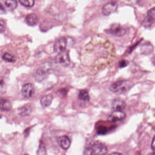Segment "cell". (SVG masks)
Returning <instances> with one entry per match:
<instances>
[{
    "instance_id": "obj_20",
    "label": "cell",
    "mask_w": 155,
    "mask_h": 155,
    "mask_svg": "<svg viewBox=\"0 0 155 155\" xmlns=\"http://www.w3.org/2000/svg\"><path fill=\"white\" fill-rule=\"evenodd\" d=\"M19 2L22 6L27 8L33 7L35 3V1L33 0H20Z\"/></svg>"
},
{
    "instance_id": "obj_4",
    "label": "cell",
    "mask_w": 155,
    "mask_h": 155,
    "mask_svg": "<svg viewBox=\"0 0 155 155\" xmlns=\"http://www.w3.org/2000/svg\"><path fill=\"white\" fill-rule=\"evenodd\" d=\"M109 32L113 36L117 37H121L126 34V31L125 29L122 28L120 24L113 23L110 26Z\"/></svg>"
},
{
    "instance_id": "obj_2",
    "label": "cell",
    "mask_w": 155,
    "mask_h": 155,
    "mask_svg": "<svg viewBox=\"0 0 155 155\" xmlns=\"http://www.w3.org/2000/svg\"><path fill=\"white\" fill-rule=\"evenodd\" d=\"M133 83L129 81L121 80L116 81L110 86L109 89L114 93H122L129 90Z\"/></svg>"
},
{
    "instance_id": "obj_22",
    "label": "cell",
    "mask_w": 155,
    "mask_h": 155,
    "mask_svg": "<svg viewBox=\"0 0 155 155\" xmlns=\"http://www.w3.org/2000/svg\"><path fill=\"white\" fill-rule=\"evenodd\" d=\"M127 61L125 60H122L120 61L119 66L120 68H124L127 67Z\"/></svg>"
},
{
    "instance_id": "obj_27",
    "label": "cell",
    "mask_w": 155,
    "mask_h": 155,
    "mask_svg": "<svg viewBox=\"0 0 155 155\" xmlns=\"http://www.w3.org/2000/svg\"><path fill=\"white\" fill-rule=\"evenodd\" d=\"M28 155V154H23V155Z\"/></svg>"
},
{
    "instance_id": "obj_7",
    "label": "cell",
    "mask_w": 155,
    "mask_h": 155,
    "mask_svg": "<svg viewBox=\"0 0 155 155\" xmlns=\"http://www.w3.org/2000/svg\"><path fill=\"white\" fill-rule=\"evenodd\" d=\"M67 46V39L65 38H61L58 40L54 44V51L58 54L63 52L66 51Z\"/></svg>"
},
{
    "instance_id": "obj_9",
    "label": "cell",
    "mask_w": 155,
    "mask_h": 155,
    "mask_svg": "<svg viewBox=\"0 0 155 155\" xmlns=\"http://www.w3.org/2000/svg\"><path fill=\"white\" fill-rule=\"evenodd\" d=\"M126 117V114L123 111H113L108 118L109 121L117 122L123 120Z\"/></svg>"
},
{
    "instance_id": "obj_18",
    "label": "cell",
    "mask_w": 155,
    "mask_h": 155,
    "mask_svg": "<svg viewBox=\"0 0 155 155\" xmlns=\"http://www.w3.org/2000/svg\"><path fill=\"white\" fill-rule=\"evenodd\" d=\"M4 61L8 62H15L16 61V58L13 55L9 53H5L2 57Z\"/></svg>"
},
{
    "instance_id": "obj_1",
    "label": "cell",
    "mask_w": 155,
    "mask_h": 155,
    "mask_svg": "<svg viewBox=\"0 0 155 155\" xmlns=\"http://www.w3.org/2000/svg\"><path fill=\"white\" fill-rule=\"evenodd\" d=\"M107 152V148L105 144L96 142L86 149L84 155H106Z\"/></svg>"
},
{
    "instance_id": "obj_8",
    "label": "cell",
    "mask_w": 155,
    "mask_h": 155,
    "mask_svg": "<svg viewBox=\"0 0 155 155\" xmlns=\"http://www.w3.org/2000/svg\"><path fill=\"white\" fill-rule=\"evenodd\" d=\"M117 9V3L109 2L104 5L102 9V13L105 16H109L110 14L115 12Z\"/></svg>"
},
{
    "instance_id": "obj_14",
    "label": "cell",
    "mask_w": 155,
    "mask_h": 155,
    "mask_svg": "<svg viewBox=\"0 0 155 155\" xmlns=\"http://www.w3.org/2000/svg\"><path fill=\"white\" fill-rule=\"evenodd\" d=\"M18 111L19 115L21 117H28L31 113V107L29 105H26L19 108Z\"/></svg>"
},
{
    "instance_id": "obj_19",
    "label": "cell",
    "mask_w": 155,
    "mask_h": 155,
    "mask_svg": "<svg viewBox=\"0 0 155 155\" xmlns=\"http://www.w3.org/2000/svg\"><path fill=\"white\" fill-rule=\"evenodd\" d=\"M37 155H47V150L42 141H40L38 149L37 151Z\"/></svg>"
},
{
    "instance_id": "obj_25",
    "label": "cell",
    "mask_w": 155,
    "mask_h": 155,
    "mask_svg": "<svg viewBox=\"0 0 155 155\" xmlns=\"http://www.w3.org/2000/svg\"><path fill=\"white\" fill-rule=\"evenodd\" d=\"M109 155H122L120 153H118V152H113V153H110Z\"/></svg>"
},
{
    "instance_id": "obj_15",
    "label": "cell",
    "mask_w": 155,
    "mask_h": 155,
    "mask_svg": "<svg viewBox=\"0 0 155 155\" xmlns=\"http://www.w3.org/2000/svg\"><path fill=\"white\" fill-rule=\"evenodd\" d=\"M53 97L51 95H46L41 98L40 101L41 104L43 107H47L51 105Z\"/></svg>"
},
{
    "instance_id": "obj_13",
    "label": "cell",
    "mask_w": 155,
    "mask_h": 155,
    "mask_svg": "<svg viewBox=\"0 0 155 155\" xmlns=\"http://www.w3.org/2000/svg\"><path fill=\"white\" fill-rule=\"evenodd\" d=\"M12 108V106L9 101L6 99H1L0 100V110L3 111H8Z\"/></svg>"
},
{
    "instance_id": "obj_3",
    "label": "cell",
    "mask_w": 155,
    "mask_h": 155,
    "mask_svg": "<svg viewBox=\"0 0 155 155\" xmlns=\"http://www.w3.org/2000/svg\"><path fill=\"white\" fill-rule=\"evenodd\" d=\"M155 21V8L150 10L143 21V26L146 28L151 29L154 27Z\"/></svg>"
},
{
    "instance_id": "obj_23",
    "label": "cell",
    "mask_w": 155,
    "mask_h": 155,
    "mask_svg": "<svg viewBox=\"0 0 155 155\" xmlns=\"http://www.w3.org/2000/svg\"><path fill=\"white\" fill-rule=\"evenodd\" d=\"M0 10L2 11H5V8L1 3H0Z\"/></svg>"
},
{
    "instance_id": "obj_16",
    "label": "cell",
    "mask_w": 155,
    "mask_h": 155,
    "mask_svg": "<svg viewBox=\"0 0 155 155\" xmlns=\"http://www.w3.org/2000/svg\"><path fill=\"white\" fill-rule=\"evenodd\" d=\"M5 5L9 10L13 11L17 8L18 4L17 1L7 0L5 1Z\"/></svg>"
},
{
    "instance_id": "obj_17",
    "label": "cell",
    "mask_w": 155,
    "mask_h": 155,
    "mask_svg": "<svg viewBox=\"0 0 155 155\" xmlns=\"http://www.w3.org/2000/svg\"><path fill=\"white\" fill-rule=\"evenodd\" d=\"M78 98L79 99L85 101H89L90 99L88 92L85 90L80 91L78 94Z\"/></svg>"
},
{
    "instance_id": "obj_11",
    "label": "cell",
    "mask_w": 155,
    "mask_h": 155,
    "mask_svg": "<svg viewBox=\"0 0 155 155\" xmlns=\"http://www.w3.org/2000/svg\"><path fill=\"white\" fill-rule=\"evenodd\" d=\"M58 143L63 150H68L71 144L70 140L68 137L66 136H61L58 139Z\"/></svg>"
},
{
    "instance_id": "obj_21",
    "label": "cell",
    "mask_w": 155,
    "mask_h": 155,
    "mask_svg": "<svg viewBox=\"0 0 155 155\" xmlns=\"http://www.w3.org/2000/svg\"><path fill=\"white\" fill-rule=\"evenodd\" d=\"M6 25L5 21L2 19L0 18V33L4 32L6 29Z\"/></svg>"
},
{
    "instance_id": "obj_10",
    "label": "cell",
    "mask_w": 155,
    "mask_h": 155,
    "mask_svg": "<svg viewBox=\"0 0 155 155\" xmlns=\"http://www.w3.org/2000/svg\"><path fill=\"white\" fill-rule=\"evenodd\" d=\"M126 103L122 100L116 99L113 101L111 107L113 111H122L126 107Z\"/></svg>"
},
{
    "instance_id": "obj_24",
    "label": "cell",
    "mask_w": 155,
    "mask_h": 155,
    "mask_svg": "<svg viewBox=\"0 0 155 155\" xmlns=\"http://www.w3.org/2000/svg\"><path fill=\"white\" fill-rule=\"evenodd\" d=\"M154 143H155V140H154V137L153 138V140H152V143H151V147L152 149L154 150L155 145H154Z\"/></svg>"
},
{
    "instance_id": "obj_6",
    "label": "cell",
    "mask_w": 155,
    "mask_h": 155,
    "mask_svg": "<svg viewBox=\"0 0 155 155\" xmlns=\"http://www.w3.org/2000/svg\"><path fill=\"white\" fill-rule=\"evenodd\" d=\"M21 93L24 97L29 99L32 97L35 94L34 86L31 83H27L23 86Z\"/></svg>"
},
{
    "instance_id": "obj_5",
    "label": "cell",
    "mask_w": 155,
    "mask_h": 155,
    "mask_svg": "<svg viewBox=\"0 0 155 155\" xmlns=\"http://www.w3.org/2000/svg\"><path fill=\"white\" fill-rule=\"evenodd\" d=\"M56 62L62 66H68L70 62V59L68 51H65L63 52L59 53L56 57Z\"/></svg>"
},
{
    "instance_id": "obj_12",
    "label": "cell",
    "mask_w": 155,
    "mask_h": 155,
    "mask_svg": "<svg viewBox=\"0 0 155 155\" xmlns=\"http://www.w3.org/2000/svg\"><path fill=\"white\" fill-rule=\"evenodd\" d=\"M25 21L29 26H34L38 24L39 19L36 14L31 13L27 16L25 18Z\"/></svg>"
},
{
    "instance_id": "obj_26",
    "label": "cell",
    "mask_w": 155,
    "mask_h": 155,
    "mask_svg": "<svg viewBox=\"0 0 155 155\" xmlns=\"http://www.w3.org/2000/svg\"><path fill=\"white\" fill-rule=\"evenodd\" d=\"M148 155H155V154H154V152H152V153H150V154H149Z\"/></svg>"
}]
</instances>
